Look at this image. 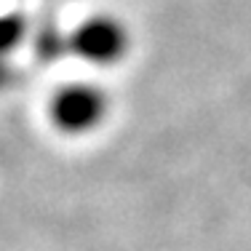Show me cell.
<instances>
[{
	"label": "cell",
	"instance_id": "1",
	"mask_svg": "<svg viewBox=\"0 0 251 251\" xmlns=\"http://www.w3.org/2000/svg\"><path fill=\"white\" fill-rule=\"evenodd\" d=\"M128 49V29L121 19L110 14H94L83 19L70 35V51L77 53L83 62L112 64Z\"/></svg>",
	"mask_w": 251,
	"mask_h": 251
},
{
	"label": "cell",
	"instance_id": "2",
	"mask_svg": "<svg viewBox=\"0 0 251 251\" xmlns=\"http://www.w3.org/2000/svg\"><path fill=\"white\" fill-rule=\"evenodd\" d=\"M51 115L64 131H86L104 115V94L88 83H70L56 91Z\"/></svg>",
	"mask_w": 251,
	"mask_h": 251
},
{
	"label": "cell",
	"instance_id": "3",
	"mask_svg": "<svg viewBox=\"0 0 251 251\" xmlns=\"http://www.w3.org/2000/svg\"><path fill=\"white\" fill-rule=\"evenodd\" d=\"M22 35H25V19L22 16H14V14L0 16V56L14 49L22 40Z\"/></svg>",
	"mask_w": 251,
	"mask_h": 251
}]
</instances>
